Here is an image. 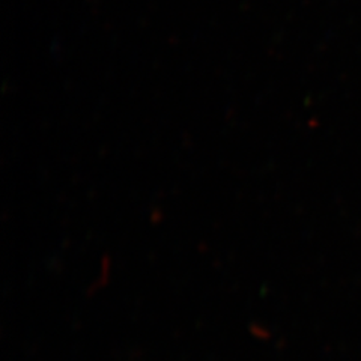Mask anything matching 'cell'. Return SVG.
I'll return each mask as SVG.
<instances>
[]
</instances>
